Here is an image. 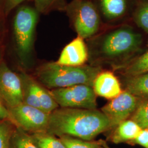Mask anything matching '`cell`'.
Listing matches in <instances>:
<instances>
[{"instance_id": "cell-18", "label": "cell", "mask_w": 148, "mask_h": 148, "mask_svg": "<svg viewBox=\"0 0 148 148\" xmlns=\"http://www.w3.org/2000/svg\"><path fill=\"white\" fill-rule=\"evenodd\" d=\"M124 71L128 77L148 73V51L129 64Z\"/></svg>"}, {"instance_id": "cell-20", "label": "cell", "mask_w": 148, "mask_h": 148, "mask_svg": "<svg viewBox=\"0 0 148 148\" xmlns=\"http://www.w3.org/2000/svg\"><path fill=\"white\" fill-rule=\"evenodd\" d=\"M37 92L41 110L49 115L58 108V104L49 92L43 88L38 84L37 85Z\"/></svg>"}, {"instance_id": "cell-28", "label": "cell", "mask_w": 148, "mask_h": 148, "mask_svg": "<svg viewBox=\"0 0 148 148\" xmlns=\"http://www.w3.org/2000/svg\"><path fill=\"white\" fill-rule=\"evenodd\" d=\"M147 46H148V42H147Z\"/></svg>"}, {"instance_id": "cell-23", "label": "cell", "mask_w": 148, "mask_h": 148, "mask_svg": "<svg viewBox=\"0 0 148 148\" xmlns=\"http://www.w3.org/2000/svg\"><path fill=\"white\" fill-rule=\"evenodd\" d=\"M13 131L8 122H0V148H8Z\"/></svg>"}, {"instance_id": "cell-7", "label": "cell", "mask_w": 148, "mask_h": 148, "mask_svg": "<svg viewBox=\"0 0 148 148\" xmlns=\"http://www.w3.org/2000/svg\"><path fill=\"white\" fill-rule=\"evenodd\" d=\"M138 102V97L125 90L104 106L101 111L108 118L112 128L116 127L132 115Z\"/></svg>"}, {"instance_id": "cell-8", "label": "cell", "mask_w": 148, "mask_h": 148, "mask_svg": "<svg viewBox=\"0 0 148 148\" xmlns=\"http://www.w3.org/2000/svg\"><path fill=\"white\" fill-rule=\"evenodd\" d=\"M0 101L7 109L23 103L21 78L5 65H0Z\"/></svg>"}, {"instance_id": "cell-4", "label": "cell", "mask_w": 148, "mask_h": 148, "mask_svg": "<svg viewBox=\"0 0 148 148\" xmlns=\"http://www.w3.org/2000/svg\"><path fill=\"white\" fill-rule=\"evenodd\" d=\"M49 93L61 108L96 110L97 96L92 87L85 85L56 88Z\"/></svg>"}, {"instance_id": "cell-26", "label": "cell", "mask_w": 148, "mask_h": 148, "mask_svg": "<svg viewBox=\"0 0 148 148\" xmlns=\"http://www.w3.org/2000/svg\"><path fill=\"white\" fill-rule=\"evenodd\" d=\"M0 120H8L11 121V116L9 111L3 104L0 101Z\"/></svg>"}, {"instance_id": "cell-19", "label": "cell", "mask_w": 148, "mask_h": 148, "mask_svg": "<svg viewBox=\"0 0 148 148\" xmlns=\"http://www.w3.org/2000/svg\"><path fill=\"white\" fill-rule=\"evenodd\" d=\"M66 148H109L103 141L91 142L64 136L59 138Z\"/></svg>"}, {"instance_id": "cell-13", "label": "cell", "mask_w": 148, "mask_h": 148, "mask_svg": "<svg viewBox=\"0 0 148 148\" xmlns=\"http://www.w3.org/2000/svg\"><path fill=\"white\" fill-rule=\"evenodd\" d=\"M125 86V90L137 97H148V73L128 77Z\"/></svg>"}, {"instance_id": "cell-21", "label": "cell", "mask_w": 148, "mask_h": 148, "mask_svg": "<svg viewBox=\"0 0 148 148\" xmlns=\"http://www.w3.org/2000/svg\"><path fill=\"white\" fill-rule=\"evenodd\" d=\"M131 120L136 122L142 129L148 128V97L139 101Z\"/></svg>"}, {"instance_id": "cell-1", "label": "cell", "mask_w": 148, "mask_h": 148, "mask_svg": "<svg viewBox=\"0 0 148 148\" xmlns=\"http://www.w3.org/2000/svg\"><path fill=\"white\" fill-rule=\"evenodd\" d=\"M111 128L101 111L61 108L49 114L47 132L59 137L66 136L91 140Z\"/></svg>"}, {"instance_id": "cell-15", "label": "cell", "mask_w": 148, "mask_h": 148, "mask_svg": "<svg viewBox=\"0 0 148 148\" xmlns=\"http://www.w3.org/2000/svg\"><path fill=\"white\" fill-rule=\"evenodd\" d=\"M127 0H101L103 14L109 19L123 16L127 10Z\"/></svg>"}, {"instance_id": "cell-16", "label": "cell", "mask_w": 148, "mask_h": 148, "mask_svg": "<svg viewBox=\"0 0 148 148\" xmlns=\"http://www.w3.org/2000/svg\"><path fill=\"white\" fill-rule=\"evenodd\" d=\"M30 136L34 143L40 148H66L60 139L47 131L34 133Z\"/></svg>"}, {"instance_id": "cell-2", "label": "cell", "mask_w": 148, "mask_h": 148, "mask_svg": "<svg viewBox=\"0 0 148 148\" xmlns=\"http://www.w3.org/2000/svg\"><path fill=\"white\" fill-rule=\"evenodd\" d=\"M101 71L97 66H69L53 62L41 66L37 76L43 85L52 90L79 85L93 87L95 79Z\"/></svg>"}, {"instance_id": "cell-5", "label": "cell", "mask_w": 148, "mask_h": 148, "mask_svg": "<svg viewBox=\"0 0 148 148\" xmlns=\"http://www.w3.org/2000/svg\"><path fill=\"white\" fill-rule=\"evenodd\" d=\"M37 18L36 11L27 6L20 8L16 13L14 32L17 47L22 57L27 56L31 51Z\"/></svg>"}, {"instance_id": "cell-14", "label": "cell", "mask_w": 148, "mask_h": 148, "mask_svg": "<svg viewBox=\"0 0 148 148\" xmlns=\"http://www.w3.org/2000/svg\"><path fill=\"white\" fill-rule=\"evenodd\" d=\"M23 103L41 110L37 92V83L30 77L24 75L21 79Z\"/></svg>"}, {"instance_id": "cell-17", "label": "cell", "mask_w": 148, "mask_h": 148, "mask_svg": "<svg viewBox=\"0 0 148 148\" xmlns=\"http://www.w3.org/2000/svg\"><path fill=\"white\" fill-rule=\"evenodd\" d=\"M8 148H40L34 143L30 135L17 127L13 132Z\"/></svg>"}, {"instance_id": "cell-25", "label": "cell", "mask_w": 148, "mask_h": 148, "mask_svg": "<svg viewBox=\"0 0 148 148\" xmlns=\"http://www.w3.org/2000/svg\"><path fill=\"white\" fill-rule=\"evenodd\" d=\"M56 0H34L37 11L43 12L47 10Z\"/></svg>"}, {"instance_id": "cell-10", "label": "cell", "mask_w": 148, "mask_h": 148, "mask_svg": "<svg viewBox=\"0 0 148 148\" xmlns=\"http://www.w3.org/2000/svg\"><path fill=\"white\" fill-rule=\"evenodd\" d=\"M88 58L84 39L78 36L64 48L56 63L69 66H81L84 65Z\"/></svg>"}, {"instance_id": "cell-3", "label": "cell", "mask_w": 148, "mask_h": 148, "mask_svg": "<svg viewBox=\"0 0 148 148\" xmlns=\"http://www.w3.org/2000/svg\"><path fill=\"white\" fill-rule=\"evenodd\" d=\"M143 42L142 35L128 27L119 28L103 38L98 47L99 58L106 62L124 60L137 52Z\"/></svg>"}, {"instance_id": "cell-9", "label": "cell", "mask_w": 148, "mask_h": 148, "mask_svg": "<svg viewBox=\"0 0 148 148\" xmlns=\"http://www.w3.org/2000/svg\"><path fill=\"white\" fill-rule=\"evenodd\" d=\"M100 17L91 2L82 1L79 2L74 16V27L78 36L86 39L92 37L98 31Z\"/></svg>"}, {"instance_id": "cell-6", "label": "cell", "mask_w": 148, "mask_h": 148, "mask_svg": "<svg viewBox=\"0 0 148 148\" xmlns=\"http://www.w3.org/2000/svg\"><path fill=\"white\" fill-rule=\"evenodd\" d=\"M8 110L11 121L24 131L32 133L47 131L49 115L41 110L24 103Z\"/></svg>"}, {"instance_id": "cell-11", "label": "cell", "mask_w": 148, "mask_h": 148, "mask_svg": "<svg viewBox=\"0 0 148 148\" xmlns=\"http://www.w3.org/2000/svg\"><path fill=\"white\" fill-rule=\"evenodd\" d=\"M93 88L96 95L111 100L123 90L116 76L111 71H101L96 77Z\"/></svg>"}, {"instance_id": "cell-24", "label": "cell", "mask_w": 148, "mask_h": 148, "mask_svg": "<svg viewBox=\"0 0 148 148\" xmlns=\"http://www.w3.org/2000/svg\"><path fill=\"white\" fill-rule=\"evenodd\" d=\"M133 142L144 148H148V128L142 129L138 136Z\"/></svg>"}, {"instance_id": "cell-22", "label": "cell", "mask_w": 148, "mask_h": 148, "mask_svg": "<svg viewBox=\"0 0 148 148\" xmlns=\"http://www.w3.org/2000/svg\"><path fill=\"white\" fill-rule=\"evenodd\" d=\"M134 19L138 26L148 33V3L141 5L138 9Z\"/></svg>"}, {"instance_id": "cell-27", "label": "cell", "mask_w": 148, "mask_h": 148, "mask_svg": "<svg viewBox=\"0 0 148 148\" xmlns=\"http://www.w3.org/2000/svg\"><path fill=\"white\" fill-rule=\"evenodd\" d=\"M24 1L25 0H6V12L9 13L12 10L14 9L16 6L19 5Z\"/></svg>"}, {"instance_id": "cell-12", "label": "cell", "mask_w": 148, "mask_h": 148, "mask_svg": "<svg viewBox=\"0 0 148 148\" xmlns=\"http://www.w3.org/2000/svg\"><path fill=\"white\" fill-rule=\"evenodd\" d=\"M116 127L112 136V142L115 143L133 141L142 130V128L132 120L122 122Z\"/></svg>"}]
</instances>
